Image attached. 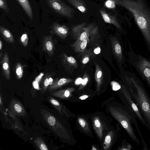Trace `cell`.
<instances>
[{
    "label": "cell",
    "mask_w": 150,
    "mask_h": 150,
    "mask_svg": "<svg viewBox=\"0 0 150 150\" xmlns=\"http://www.w3.org/2000/svg\"><path fill=\"white\" fill-rule=\"evenodd\" d=\"M111 85L113 90L116 91L120 89L121 88V85L115 81H112L111 82Z\"/></svg>",
    "instance_id": "cell-35"
},
{
    "label": "cell",
    "mask_w": 150,
    "mask_h": 150,
    "mask_svg": "<svg viewBox=\"0 0 150 150\" xmlns=\"http://www.w3.org/2000/svg\"><path fill=\"white\" fill-rule=\"evenodd\" d=\"M0 33L4 39L7 42L11 44L14 42L13 36L8 29L0 26Z\"/></svg>",
    "instance_id": "cell-22"
},
{
    "label": "cell",
    "mask_w": 150,
    "mask_h": 150,
    "mask_svg": "<svg viewBox=\"0 0 150 150\" xmlns=\"http://www.w3.org/2000/svg\"><path fill=\"white\" fill-rule=\"evenodd\" d=\"M68 2L83 13H86L87 8L85 2L83 0H67Z\"/></svg>",
    "instance_id": "cell-21"
},
{
    "label": "cell",
    "mask_w": 150,
    "mask_h": 150,
    "mask_svg": "<svg viewBox=\"0 0 150 150\" xmlns=\"http://www.w3.org/2000/svg\"><path fill=\"white\" fill-rule=\"evenodd\" d=\"M93 124L94 129L97 136L99 138L102 139L103 136V129L100 118L98 116L94 117Z\"/></svg>",
    "instance_id": "cell-20"
},
{
    "label": "cell",
    "mask_w": 150,
    "mask_h": 150,
    "mask_svg": "<svg viewBox=\"0 0 150 150\" xmlns=\"http://www.w3.org/2000/svg\"><path fill=\"white\" fill-rule=\"evenodd\" d=\"M10 105V109L12 112L19 116H24L26 115L25 110L19 101L15 99H13Z\"/></svg>",
    "instance_id": "cell-15"
},
{
    "label": "cell",
    "mask_w": 150,
    "mask_h": 150,
    "mask_svg": "<svg viewBox=\"0 0 150 150\" xmlns=\"http://www.w3.org/2000/svg\"><path fill=\"white\" fill-rule=\"evenodd\" d=\"M17 1L30 18L32 19L33 18V12L28 0H17Z\"/></svg>",
    "instance_id": "cell-23"
},
{
    "label": "cell",
    "mask_w": 150,
    "mask_h": 150,
    "mask_svg": "<svg viewBox=\"0 0 150 150\" xmlns=\"http://www.w3.org/2000/svg\"><path fill=\"white\" fill-rule=\"evenodd\" d=\"M3 48V42L1 40H0V50L2 51Z\"/></svg>",
    "instance_id": "cell-40"
},
{
    "label": "cell",
    "mask_w": 150,
    "mask_h": 150,
    "mask_svg": "<svg viewBox=\"0 0 150 150\" xmlns=\"http://www.w3.org/2000/svg\"><path fill=\"white\" fill-rule=\"evenodd\" d=\"M89 37H88L83 40H76L71 45L76 52L81 53L86 50L87 45L90 41Z\"/></svg>",
    "instance_id": "cell-17"
},
{
    "label": "cell",
    "mask_w": 150,
    "mask_h": 150,
    "mask_svg": "<svg viewBox=\"0 0 150 150\" xmlns=\"http://www.w3.org/2000/svg\"><path fill=\"white\" fill-rule=\"evenodd\" d=\"M83 80V79L78 78L76 79L75 81V84L76 85H79L81 84Z\"/></svg>",
    "instance_id": "cell-37"
},
{
    "label": "cell",
    "mask_w": 150,
    "mask_h": 150,
    "mask_svg": "<svg viewBox=\"0 0 150 150\" xmlns=\"http://www.w3.org/2000/svg\"><path fill=\"white\" fill-rule=\"evenodd\" d=\"M62 60L64 66L70 67L77 68L78 67L77 61L75 58L72 56H68L63 53L62 54Z\"/></svg>",
    "instance_id": "cell-19"
},
{
    "label": "cell",
    "mask_w": 150,
    "mask_h": 150,
    "mask_svg": "<svg viewBox=\"0 0 150 150\" xmlns=\"http://www.w3.org/2000/svg\"><path fill=\"white\" fill-rule=\"evenodd\" d=\"M52 28L54 34L62 39H64L67 37L69 32V28L65 25H60L54 23Z\"/></svg>",
    "instance_id": "cell-12"
},
{
    "label": "cell",
    "mask_w": 150,
    "mask_h": 150,
    "mask_svg": "<svg viewBox=\"0 0 150 150\" xmlns=\"http://www.w3.org/2000/svg\"><path fill=\"white\" fill-rule=\"evenodd\" d=\"M100 48L99 47H98L94 49V52L96 54H98L100 53Z\"/></svg>",
    "instance_id": "cell-38"
},
{
    "label": "cell",
    "mask_w": 150,
    "mask_h": 150,
    "mask_svg": "<svg viewBox=\"0 0 150 150\" xmlns=\"http://www.w3.org/2000/svg\"><path fill=\"white\" fill-rule=\"evenodd\" d=\"M110 40L113 53L118 62L121 63L124 60V57L120 43L116 38H111Z\"/></svg>",
    "instance_id": "cell-11"
},
{
    "label": "cell",
    "mask_w": 150,
    "mask_h": 150,
    "mask_svg": "<svg viewBox=\"0 0 150 150\" xmlns=\"http://www.w3.org/2000/svg\"><path fill=\"white\" fill-rule=\"evenodd\" d=\"M47 2L50 6L59 14L70 19L73 18L74 9L61 0H47Z\"/></svg>",
    "instance_id": "cell-8"
},
{
    "label": "cell",
    "mask_w": 150,
    "mask_h": 150,
    "mask_svg": "<svg viewBox=\"0 0 150 150\" xmlns=\"http://www.w3.org/2000/svg\"><path fill=\"white\" fill-rule=\"evenodd\" d=\"M81 62L83 64H86L89 62L91 58L94 54L90 50H86L81 53Z\"/></svg>",
    "instance_id": "cell-26"
},
{
    "label": "cell",
    "mask_w": 150,
    "mask_h": 150,
    "mask_svg": "<svg viewBox=\"0 0 150 150\" xmlns=\"http://www.w3.org/2000/svg\"><path fill=\"white\" fill-rule=\"evenodd\" d=\"M75 91L74 87H69L54 91L51 92V95L62 99H68L72 96V93Z\"/></svg>",
    "instance_id": "cell-16"
},
{
    "label": "cell",
    "mask_w": 150,
    "mask_h": 150,
    "mask_svg": "<svg viewBox=\"0 0 150 150\" xmlns=\"http://www.w3.org/2000/svg\"><path fill=\"white\" fill-rule=\"evenodd\" d=\"M14 72L17 79H19L22 78L23 75V70L21 64L19 62L15 64Z\"/></svg>",
    "instance_id": "cell-27"
},
{
    "label": "cell",
    "mask_w": 150,
    "mask_h": 150,
    "mask_svg": "<svg viewBox=\"0 0 150 150\" xmlns=\"http://www.w3.org/2000/svg\"><path fill=\"white\" fill-rule=\"evenodd\" d=\"M109 110L112 116L121 124L132 140L139 145L140 141L132 125V124L135 127L138 126L135 114L123 105L110 106Z\"/></svg>",
    "instance_id": "cell-3"
},
{
    "label": "cell",
    "mask_w": 150,
    "mask_h": 150,
    "mask_svg": "<svg viewBox=\"0 0 150 150\" xmlns=\"http://www.w3.org/2000/svg\"><path fill=\"white\" fill-rule=\"evenodd\" d=\"M128 58L130 64L147 82L150 88V60L136 54L131 48L128 53Z\"/></svg>",
    "instance_id": "cell-4"
},
{
    "label": "cell",
    "mask_w": 150,
    "mask_h": 150,
    "mask_svg": "<svg viewBox=\"0 0 150 150\" xmlns=\"http://www.w3.org/2000/svg\"><path fill=\"white\" fill-rule=\"evenodd\" d=\"M124 78L125 86L138 106L150 131V97L139 79L133 73L127 72Z\"/></svg>",
    "instance_id": "cell-1"
},
{
    "label": "cell",
    "mask_w": 150,
    "mask_h": 150,
    "mask_svg": "<svg viewBox=\"0 0 150 150\" xmlns=\"http://www.w3.org/2000/svg\"><path fill=\"white\" fill-rule=\"evenodd\" d=\"M96 70L95 73V79L96 83V90L99 91L102 83L103 74L102 70L99 64L95 62Z\"/></svg>",
    "instance_id": "cell-18"
},
{
    "label": "cell",
    "mask_w": 150,
    "mask_h": 150,
    "mask_svg": "<svg viewBox=\"0 0 150 150\" xmlns=\"http://www.w3.org/2000/svg\"><path fill=\"white\" fill-rule=\"evenodd\" d=\"M28 37L26 33L23 34L20 38L21 43L24 47H26L28 43Z\"/></svg>",
    "instance_id": "cell-33"
},
{
    "label": "cell",
    "mask_w": 150,
    "mask_h": 150,
    "mask_svg": "<svg viewBox=\"0 0 150 150\" xmlns=\"http://www.w3.org/2000/svg\"><path fill=\"white\" fill-rule=\"evenodd\" d=\"M132 148V146L130 144L126 142L125 144H123L119 149L120 150H130Z\"/></svg>",
    "instance_id": "cell-36"
},
{
    "label": "cell",
    "mask_w": 150,
    "mask_h": 150,
    "mask_svg": "<svg viewBox=\"0 0 150 150\" xmlns=\"http://www.w3.org/2000/svg\"><path fill=\"white\" fill-rule=\"evenodd\" d=\"M78 121L81 127L84 131L86 132L89 131L88 125L84 118L81 117H78Z\"/></svg>",
    "instance_id": "cell-29"
},
{
    "label": "cell",
    "mask_w": 150,
    "mask_h": 150,
    "mask_svg": "<svg viewBox=\"0 0 150 150\" xmlns=\"http://www.w3.org/2000/svg\"><path fill=\"white\" fill-rule=\"evenodd\" d=\"M49 101L56 108L58 111L62 114V105L56 100L52 97H50L49 98Z\"/></svg>",
    "instance_id": "cell-30"
},
{
    "label": "cell",
    "mask_w": 150,
    "mask_h": 150,
    "mask_svg": "<svg viewBox=\"0 0 150 150\" xmlns=\"http://www.w3.org/2000/svg\"><path fill=\"white\" fill-rule=\"evenodd\" d=\"M41 112L47 124L61 138L69 140V133L58 120L47 111L45 110Z\"/></svg>",
    "instance_id": "cell-7"
},
{
    "label": "cell",
    "mask_w": 150,
    "mask_h": 150,
    "mask_svg": "<svg viewBox=\"0 0 150 150\" xmlns=\"http://www.w3.org/2000/svg\"><path fill=\"white\" fill-rule=\"evenodd\" d=\"M89 76L86 73H85L83 76V80L78 90H80L83 89L89 81Z\"/></svg>",
    "instance_id": "cell-32"
},
{
    "label": "cell",
    "mask_w": 150,
    "mask_h": 150,
    "mask_svg": "<svg viewBox=\"0 0 150 150\" xmlns=\"http://www.w3.org/2000/svg\"><path fill=\"white\" fill-rule=\"evenodd\" d=\"M0 7L5 11L6 12H8L9 11L6 0H0Z\"/></svg>",
    "instance_id": "cell-34"
},
{
    "label": "cell",
    "mask_w": 150,
    "mask_h": 150,
    "mask_svg": "<svg viewBox=\"0 0 150 150\" xmlns=\"http://www.w3.org/2000/svg\"><path fill=\"white\" fill-rule=\"evenodd\" d=\"M43 50L49 56L52 57L54 54V45L52 37L50 35L45 36L42 41Z\"/></svg>",
    "instance_id": "cell-10"
},
{
    "label": "cell",
    "mask_w": 150,
    "mask_h": 150,
    "mask_svg": "<svg viewBox=\"0 0 150 150\" xmlns=\"http://www.w3.org/2000/svg\"><path fill=\"white\" fill-rule=\"evenodd\" d=\"M113 135L114 132L112 130L108 133L105 137L103 144V149L104 150H108L109 149Z\"/></svg>",
    "instance_id": "cell-25"
},
{
    "label": "cell",
    "mask_w": 150,
    "mask_h": 150,
    "mask_svg": "<svg viewBox=\"0 0 150 150\" xmlns=\"http://www.w3.org/2000/svg\"><path fill=\"white\" fill-rule=\"evenodd\" d=\"M55 74L54 73H46L42 79V91L44 92L47 89L50 83V79Z\"/></svg>",
    "instance_id": "cell-24"
},
{
    "label": "cell",
    "mask_w": 150,
    "mask_h": 150,
    "mask_svg": "<svg viewBox=\"0 0 150 150\" xmlns=\"http://www.w3.org/2000/svg\"><path fill=\"white\" fill-rule=\"evenodd\" d=\"M92 150H97V149L94 146H93L92 147Z\"/></svg>",
    "instance_id": "cell-41"
},
{
    "label": "cell",
    "mask_w": 150,
    "mask_h": 150,
    "mask_svg": "<svg viewBox=\"0 0 150 150\" xmlns=\"http://www.w3.org/2000/svg\"><path fill=\"white\" fill-rule=\"evenodd\" d=\"M73 80L70 78H56L47 88L48 91L55 90L68 83L72 82Z\"/></svg>",
    "instance_id": "cell-13"
},
{
    "label": "cell",
    "mask_w": 150,
    "mask_h": 150,
    "mask_svg": "<svg viewBox=\"0 0 150 150\" xmlns=\"http://www.w3.org/2000/svg\"><path fill=\"white\" fill-rule=\"evenodd\" d=\"M71 30L77 40H83L89 37L93 40L98 31V27L95 23L88 24L86 22L74 25Z\"/></svg>",
    "instance_id": "cell-5"
},
{
    "label": "cell",
    "mask_w": 150,
    "mask_h": 150,
    "mask_svg": "<svg viewBox=\"0 0 150 150\" xmlns=\"http://www.w3.org/2000/svg\"><path fill=\"white\" fill-rule=\"evenodd\" d=\"M3 75L8 80L10 79V65L7 52H4L3 58L0 62Z\"/></svg>",
    "instance_id": "cell-9"
},
{
    "label": "cell",
    "mask_w": 150,
    "mask_h": 150,
    "mask_svg": "<svg viewBox=\"0 0 150 150\" xmlns=\"http://www.w3.org/2000/svg\"><path fill=\"white\" fill-rule=\"evenodd\" d=\"M117 0H106L105 5L106 7L109 8L113 9L116 7ZM117 5V4H116Z\"/></svg>",
    "instance_id": "cell-31"
},
{
    "label": "cell",
    "mask_w": 150,
    "mask_h": 150,
    "mask_svg": "<svg viewBox=\"0 0 150 150\" xmlns=\"http://www.w3.org/2000/svg\"><path fill=\"white\" fill-rule=\"evenodd\" d=\"M116 4L132 13L150 52V12L145 5L140 0H117Z\"/></svg>",
    "instance_id": "cell-2"
},
{
    "label": "cell",
    "mask_w": 150,
    "mask_h": 150,
    "mask_svg": "<svg viewBox=\"0 0 150 150\" xmlns=\"http://www.w3.org/2000/svg\"><path fill=\"white\" fill-rule=\"evenodd\" d=\"M99 11L105 23L112 24L119 29L121 30V26L115 16L108 13L102 8L100 9Z\"/></svg>",
    "instance_id": "cell-14"
},
{
    "label": "cell",
    "mask_w": 150,
    "mask_h": 150,
    "mask_svg": "<svg viewBox=\"0 0 150 150\" xmlns=\"http://www.w3.org/2000/svg\"><path fill=\"white\" fill-rule=\"evenodd\" d=\"M120 93L125 104V106L136 115L137 118L146 128L147 124L138 106L125 85H121Z\"/></svg>",
    "instance_id": "cell-6"
},
{
    "label": "cell",
    "mask_w": 150,
    "mask_h": 150,
    "mask_svg": "<svg viewBox=\"0 0 150 150\" xmlns=\"http://www.w3.org/2000/svg\"><path fill=\"white\" fill-rule=\"evenodd\" d=\"M89 96L88 95H84L79 97V99L81 100H84L88 98Z\"/></svg>",
    "instance_id": "cell-39"
},
{
    "label": "cell",
    "mask_w": 150,
    "mask_h": 150,
    "mask_svg": "<svg viewBox=\"0 0 150 150\" xmlns=\"http://www.w3.org/2000/svg\"><path fill=\"white\" fill-rule=\"evenodd\" d=\"M35 144L40 150H48V149L43 139L40 137H37L34 141Z\"/></svg>",
    "instance_id": "cell-28"
}]
</instances>
